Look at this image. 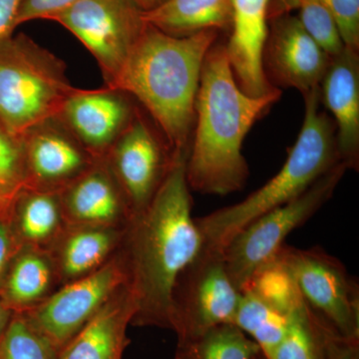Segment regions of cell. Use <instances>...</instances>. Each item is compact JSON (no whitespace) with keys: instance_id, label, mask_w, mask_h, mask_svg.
<instances>
[{"instance_id":"cell-1","label":"cell","mask_w":359,"mask_h":359,"mask_svg":"<svg viewBox=\"0 0 359 359\" xmlns=\"http://www.w3.org/2000/svg\"><path fill=\"white\" fill-rule=\"evenodd\" d=\"M182 151L150 204L129 222L119 247L127 283L136 299L131 325L171 330L175 282L203 247L192 217V196Z\"/></svg>"},{"instance_id":"cell-2","label":"cell","mask_w":359,"mask_h":359,"mask_svg":"<svg viewBox=\"0 0 359 359\" xmlns=\"http://www.w3.org/2000/svg\"><path fill=\"white\" fill-rule=\"evenodd\" d=\"M282 94L276 89L264 96L248 95L236 81L224 45H212L205 55L196 98L186 166L190 189L226 196L244 188L250 175L242 154L245 136Z\"/></svg>"},{"instance_id":"cell-3","label":"cell","mask_w":359,"mask_h":359,"mask_svg":"<svg viewBox=\"0 0 359 359\" xmlns=\"http://www.w3.org/2000/svg\"><path fill=\"white\" fill-rule=\"evenodd\" d=\"M219 34L172 36L146 22L113 87L146 108L175 154L190 150L201 73Z\"/></svg>"},{"instance_id":"cell-4","label":"cell","mask_w":359,"mask_h":359,"mask_svg":"<svg viewBox=\"0 0 359 359\" xmlns=\"http://www.w3.org/2000/svg\"><path fill=\"white\" fill-rule=\"evenodd\" d=\"M304 124L282 169L242 202L196 218L203 245L224 250L248 224L294 200L340 163L334 120L320 110V87L304 94Z\"/></svg>"},{"instance_id":"cell-5","label":"cell","mask_w":359,"mask_h":359,"mask_svg":"<svg viewBox=\"0 0 359 359\" xmlns=\"http://www.w3.org/2000/svg\"><path fill=\"white\" fill-rule=\"evenodd\" d=\"M75 89L65 62L29 37L0 40V123L13 136L57 118Z\"/></svg>"},{"instance_id":"cell-6","label":"cell","mask_w":359,"mask_h":359,"mask_svg":"<svg viewBox=\"0 0 359 359\" xmlns=\"http://www.w3.org/2000/svg\"><path fill=\"white\" fill-rule=\"evenodd\" d=\"M346 171V165L339 163L308 190L262 215L231 238L223 250L224 264L238 292H244L255 273L276 256L292 231L332 199Z\"/></svg>"},{"instance_id":"cell-7","label":"cell","mask_w":359,"mask_h":359,"mask_svg":"<svg viewBox=\"0 0 359 359\" xmlns=\"http://www.w3.org/2000/svg\"><path fill=\"white\" fill-rule=\"evenodd\" d=\"M240 299L226 271L223 250L203 245L175 282L171 330L181 341L217 325H233Z\"/></svg>"},{"instance_id":"cell-8","label":"cell","mask_w":359,"mask_h":359,"mask_svg":"<svg viewBox=\"0 0 359 359\" xmlns=\"http://www.w3.org/2000/svg\"><path fill=\"white\" fill-rule=\"evenodd\" d=\"M49 20L86 47L112 89L146 25L143 11L133 0H79Z\"/></svg>"},{"instance_id":"cell-9","label":"cell","mask_w":359,"mask_h":359,"mask_svg":"<svg viewBox=\"0 0 359 359\" xmlns=\"http://www.w3.org/2000/svg\"><path fill=\"white\" fill-rule=\"evenodd\" d=\"M276 257L294 276L309 311L339 334L359 339L358 283L339 259L320 247L297 249L287 245Z\"/></svg>"},{"instance_id":"cell-10","label":"cell","mask_w":359,"mask_h":359,"mask_svg":"<svg viewBox=\"0 0 359 359\" xmlns=\"http://www.w3.org/2000/svg\"><path fill=\"white\" fill-rule=\"evenodd\" d=\"M126 283V268L117 250L102 268L66 283L39 306L21 313L60 351Z\"/></svg>"},{"instance_id":"cell-11","label":"cell","mask_w":359,"mask_h":359,"mask_svg":"<svg viewBox=\"0 0 359 359\" xmlns=\"http://www.w3.org/2000/svg\"><path fill=\"white\" fill-rule=\"evenodd\" d=\"M177 154L164 137L158 136L149 123L135 113L104 157L124 195L131 219L150 204Z\"/></svg>"},{"instance_id":"cell-12","label":"cell","mask_w":359,"mask_h":359,"mask_svg":"<svg viewBox=\"0 0 359 359\" xmlns=\"http://www.w3.org/2000/svg\"><path fill=\"white\" fill-rule=\"evenodd\" d=\"M264 44V75L276 88H294L302 95L320 87L332 56L289 13L269 18Z\"/></svg>"},{"instance_id":"cell-13","label":"cell","mask_w":359,"mask_h":359,"mask_svg":"<svg viewBox=\"0 0 359 359\" xmlns=\"http://www.w3.org/2000/svg\"><path fill=\"white\" fill-rule=\"evenodd\" d=\"M26 185L61 192L97 160L59 118L37 125L23 135Z\"/></svg>"},{"instance_id":"cell-14","label":"cell","mask_w":359,"mask_h":359,"mask_svg":"<svg viewBox=\"0 0 359 359\" xmlns=\"http://www.w3.org/2000/svg\"><path fill=\"white\" fill-rule=\"evenodd\" d=\"M125 95L108 87L76 88L58 118L90 154L102 159L136 113Z\"/></svg>"},{"instance_id":"cell-15","label":"cell","mask_w":359,"mask_h":359,"mask_svg":"<svg viewBox=\"0 0 359 359\" xmlns=\"http://www.w3.org/2000/svg\"><path fill=\"white\" fill-rule=\"evenodd\" d=\"M271 0H231L233 21L224 45L236 81L248 95L275 91L264 75L263 53L269 32Z\"/></svg>"},{"instance_id":"cell-16","label":"cell","mask_w":359,"mask_h":359,"mask_svg":"<svg viewBox=\"0 0 359 359\" xmlns=\"http://www.w3.org/2000/svg\"><path fill=\"white\" fill-rule=\"evenodd\" d=\"M320 103L334 117L340 162L359 167V53L344 46L330 59L320 84Z\"/></svg>"},{"instance_id":"cell-17","label":"cell","mask_w":359,"mask_h":359,"mask_svg":"<svg viewBox=\"0 0 359 359\" xmlns=\"http://www.w3.org/2000/svg\"><path fill=\"white\" fill-rule=\"evenodd\" d=\"M60 198L70 226L126 228L131 219L124 195L104 158L63 189Z\"/></svg>"},{"instance_id":"cell-18","label":"cell","mask_w":359,"mask_h":359,"mask_svg":"<svg viewBox=\"0 0 359 359\" xmlns=\"http://www.w3.org/2000/svg\"><path fill=\"white\" fill-rule=\"evenodd\" d=\"M137 311L136 299L124 283L98 313L58 353L57 359H123L131 340L127 328Z\"/></svg>"},{"instance_id":"cell-19","label":"cell","mask_w":359,"mask_h":359,"mask_svg":"<svg viewBox=\"0 0 359 359\" xmlns=\"http://www.w3.org/2000/svg\"><path fill=\"white\" fill-rule=\"evenodd\" d=\"M126 228L68 224L49 250L60 287L102 268L119 249Z\"/></svg>"},{"instance_id":"cell-20","label":"cell","mask_w":359,"mask_h":359,"mask_svg":"<svg viewBox=\"0 0 359 359\" xmlns=\"http://www.w3.org/2000/svg\"><path fill=\"white\" fill-rule=\"evenodd\" d=\"M6 219L22 247L49 252L67 228L60 192L25 186L14 196Z\"/></svg>"},{"instance_id":"cell-21","label":"cell","mask_w":359,"mask_h":359,"mask_svg":"<svg viewBox=\"0 0 359 359\" xmlns=\"http://www.w3.org/2000/svg\"><path fill=\"white\" fill-rule=\"evenodd\" d=\"M60 287L50 252L22 247L0 283V299L13 313H25Z\"/></svg>"},{"instance_id":"cell-22","label":"cell","mask_w":359,"mask_h":359,"mask_svg":"<svg viewBox=\"0 0 359 359\" xmlns=\"http://www.w3.org/2000/svg\"><path fill=\"white\" fill-rule=\"evenodd\" d=\"M149 25L172 36L184 37L204 30L230 32L231 0H167L153 11H143Z\"/></svg>"},{"instance_id":"cell-23","label":"cell","mask_w":359,"mask_h":359,"mask_svg":"<svg viewBox=\"0 0 359 359\" xmlns=\"http://www.w3.org/2000/svg\"><path fill=\"white\" fill-rule=\"evenodd\" d=\"M294 313H283L252 290H245L241 292L233 325L254 340L269 358L287 334Z\"/></svg>"},{"instance_id":"cell-24","label":"cell","mask_w":359,"mask_h":359,"mask_svg":"<svg viewBox=\"0 0 359 359\" xmlns=\"http://www.w3.org/2000/svg\"><path fill=\"white\" fill-rule=\"evenodd\" d=\"M259 353L254 340L237 325L226 323L178 341L175 359H254Z\"/></svg>"},{"instance_id":"cell-25","label":"cell","mask_w":359,"mask_h":359,"mask_svg":"<svg viewBox=\"0 0 359 359\" xmlns=\"http://www.w3.org/2000/svg\"><path fill=\"white\" fill-rule=\"evenodd\" d=\"M245 290L287 314L297 313L306 304L294 276L276 257L255 273Z\"/></svg>"},{"instance_id":"cell-26","label":"cell","mask_w":359,"mask_h":359,"mask_svg":"<svg viewBox=\"0 0 359 359\" xmlns=\"http://www.w3.org/2000/svg\"><path fill=\"white\" fill-rule=\"evenodd\" d=\"M58 353L25 314H13L0 339V359H57Z\"/></svg>"},{"instance_id":"cell-27","label":"cell","mask_w":359,"mask_h":359,"mask_svg":"<svg viewBox=\"0 0 359 359\" xmlns=\"http://www.w3.org/2000/svg\"><path fill=\"white\" fill-rule=\"evenodd\" d=\"M266 359H325L316 316L306 304L294 313L287 334Z\"/></svg>"},{"instance_id":"cell-28","label":"cell","mask_w":359,"mask_h":359,"mask_svg":"<svg viewBox=\"0 0 359 359\" xmlns=\"http://www.w3.org/2000/svg\"><path fill=\"white\" fill-rule=\"evenodd\" d=\"M25 185L22 139L9 133L0 123V197L9 205Z\"/></svg>"},{"instance_id":"cell-29","label":"cell","mask_w":359,"mask_h":359,"mask_svg":"<svg viewBox=\"0 0 359 359\" xmlns=\"http://www.w3.org/2000/svg\"><path fill=\"white\" fill-rule=\"evenodd\" d=\"M301 11V20L309 34L328 55L334 56L344 48L337 26L320 0H295Z\"/></svg>"},{"instance_id":"cell-30","label":"cell","mask_w":359,"mask_h":359,"mask_svg":"<svg viewBox=\"0 0 359 359\" xmlns=\"http://www.w3.org/2000/svg\"><path fill=\"white\" fill-rule=\"evenodd\" d=\"M344 46L359 51V0H320Z\"/></svg>"},{"instance_id":"cell-31","label":"cell","mask_w":359,"mask_h":359,"mask_svg":"<svg viewBox=\"0 0 359 359\" xmlns=\"http://www.w3.org/2000/svg\"><path fill=\"white\" fill-rule=\"evenodd\" d=\"M314 316L323 340L325 359H359V339H347L318 316L314 314Z\"/></svg>"},{"instance_id":"cell-32","label":"cell","mask_w":359,"mask_h":359,"mask_svg":"<svg viewBox=\"0 0 359 359\" xmlns=\"http://www.w3.org/2000/svg\"><path fill=\"white\" fill-rule=\"evenodd\" d=\"M77 1L79 0H23L16 18L15 27L32 20H49Z\"/></svg>"},{"instance_id":"cell-33","label":"cell","mask_w":359,"mask_h":359,"mask_svg":"<svg viewBox=\"0 0 359 359\" xmlns=\"http://www.w3.org/2000/svg\"><path fill=\"white\" fill-rule=\"evenodd\" d=\"M22 245L16 240L6 219L0 218V283L4 280L9 264Z\"/></svg>"},{"instance_id":"cell-34","label":"cell","mask_w":359,"mask_h":359,"mask_svg":"<svg viewBox=\"0 0 359 359\" xmlns=\"http://www.w3.org/2000/svg\"><path fill=\"white\" fill-rule=\"evenodd\" d=\"M23 0H0V40L13 35Z\"/></svg>"},{"instance_id":"cell-35","label":"cell","mask_w":359,"mask_h":359,"mask_svg":"<svg viewBox=\"0 0 359 359\" xmlns=\"http://www.w3.org/2000/svg\"><path fill=\"white\" fill-rule=\"evenodd\" d=\"M13 313L0 299V339L6 332L7 325H8Z\"/></svg>"},{"instance_id":"cell-36","label":"cell","mask_w":359,"mask_h":359,"mask_svg":"<svg viewBox=\"0 0 359 359\" xmlns=\"http://www.w3.org/2000/svg\"><path fill=\"white\" fill-rule=\"evenodd\" d=\"M133 1L140 7L144 13H146V11H153V9L162 6L167 0H133Z\"/></svg>"},{"instance_id":"cell-37","label":"cell","mask_w":359,"mask_h":359,"mask_svg":"<svg viewBox=\"0 0 359 359\" xmlns=\"http://www.w3.org/2000/svg\"><path fill=\"white\" fill-rule=\"evenodd\" d=\"M8 204L0 197V218L6 219L7 211H8Z\"/></svg>"},{"instance_id":"cell-38","label":"cell","mask_w":359,"mask_h":359,"mask_svg":"<svg viewBox=\"0 0 359 359\" xmlns=\"http://www.w3.org/2000/svg\"><path fill=\"white\" fill-rule=\"evenodd\" d=\"M254 359H266V356H264V354L262 353V351H261V353H257V355L255 356Z\"/></svg>"}]
</instances>
